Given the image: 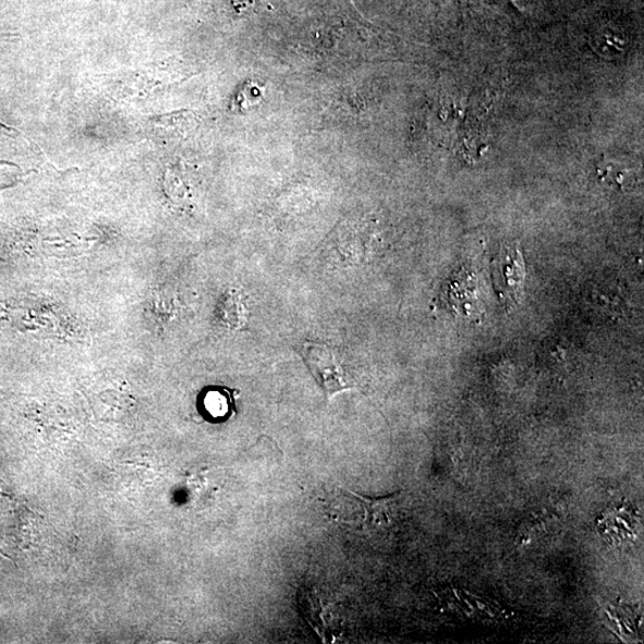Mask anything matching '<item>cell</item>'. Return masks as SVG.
<instances>
[{
    "label": "cell",
    "mask_w": 644,
    "mask_h": 644,
    "mask_svg": "<svg viewBox=\"0 0 644 644\" xmlns=\"http://www.w3.org/2000/svg\"><path fill=\"white\" fill-rule=\"evenodd\" d=\"M302 355L305 357L312 374L320 382L328 399L354 388L345 372L342 363L330 348L321 344L306 343L302 348Z\"/></svg>",
    "instance_id": "obj_1"
},
{
    "label": "cell",
    "mask_w": 644,
    "mask_h": 644,
    "mask_svg": "<svg viewBox=\"0 0 644 644\" xmlns=\"http://www.w3.org/2000/svg\"><path fill=\"white\" fill-rule=\"evenodd\" d=\"M166 78L157 68L144 67L121 72L109 77L106 81L108 94L114 100L131 101L150 97L163 88Z\"/></svg>",
    "instance_id": "obj_2"
},
{
    "label": "cell",
    "mask_w": 644,
    "mask_h": 644,
    "mask_svg": "<svg viewBox=\"0 0 644 644\" xmlns=\"http://www.w3.org/2000/svg\"><path fill=\"white\" fill-rule=\"evenodd\" d=\"M363 507L364 526L370 531H382L393 526L396 516L397 494L386 497H366L351 492Z\"/></svg>",
    "instance_id": "obj_3"
},
{
    "label": "cell",
    "mask_w": 644,
    "mask_h": 644,
    "mask_svg": "<svg viewBox=\"0 0 644 644\" xmlns=\"http://www.w3.org/2000/svg\"><path fill=\"white\" fill-rule=\"evenodd\" d=\"M198 406L206 421L224 422L235 415V392L224 387L204 388L199 396Z\"/></svg>",
    "instance_id": "obj_4"
},
{
    "label": "cell",
    "mask_w": 644,
    "mask_h": 644,
    "mask_svg": "<svg viewBox=\"0 0 644 644\" xmlns=\"http://www.w3.org/2000/svg\"><path fill=\"white\" fill-rule=\"evenodd\" d=\"M152 128L168 139H181L198 126V116L189 111H180L150 118Z\"/></svg>",
    "instance_id": "obj_5"
},
{
    "label": "cell",
    "mask_w": 644,
    "mask_h": 644,
    "mask_svg": "<svg viewBox=\"0 0 644 644\" xmlns=\"http://www.w3.org/2000/svg\"><path fill=\"white\" fill-rule=\"evenodd\" d=\"M23 175L18 166L7 162L0 163V189L16 185Z\"/></svg>",
    "instance_id": "obj_6"
},
{
    "label": "cell",
    "mask_w": 644,
    "mask_h": 644,
    "mask_svg": "<svg viewBox=\"0 0 644 644\" xmlns=\"http://www.w3.org/2000/svg\"><path fill=\"white\" fill-rule=\"evenodd\" d=\"M16 38V34H0V42L14 41Z\"/></svg>",
    "instance_id": "obj_7"
}]
</instances>
